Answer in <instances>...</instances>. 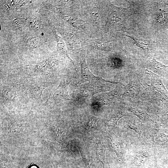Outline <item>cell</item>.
I'll list each match as a JSON object with an SVG mask.
<instances>
[{
	"mask_svg": "<svg viewBox=\"0 0 168 168\" xmlns=\"http://www.w3.org/2000/svg\"><path fill=\"white\" fill-rule=\"evenodd\" d=\"M126 125L128 128L134 130L139 135H140L142 131L141 127L138 123L131 120H128L127 122Z\"/></svg>",
	"mask_w": 168,
	"mask_h": 168,
	"instance_id": "2e32d148",
	"label": "cell"
},
{
	"mask_svg": "<svg viewBox=\"0 0 168 168\" xmlns=\"http://www.w3.org/2000/svg\"><path fill=\"white\" fill-rule=\"evenodd\" d=\"M31 168H37L35 166H33L32 167H31Z\"/></svg>",
	"mask_w": 168,
	"mask_h": 168,
	"instance_id": "d6986e66",
	"label": "cell"
},
{
	"mask_svg": "<svg viewBox=\"0 0 168 168\" xmlns=\"http://www.w3.org/2000/svg\"><path fill=\"white\" fill-rule=\"evenodd\" d=\"M51 82H40L34 84L30 87L29 91L31 97L37 100H41L43 90L51 85Z\"/></svg>",
	"mask_w": 168,
	"mask_h": 168,
	"instance_id": "30bf717a",
	"label": "cell"
},
{
	"mask_svg": "<svg viewBox=\"0 0 168 168\" xmlns=\"http://www.w3.org/2000/svg\"><path fill=\"white\" fill-rule=\"evenodd\" d=\"M143 153L138 154L134 159V163L137 166L142 165L147 160V156Z\"/></svg>",
	"mask_w": 168,
	"mask_h": 168,
	"instance_id": "9a60e30c",
	"label": "cell"
},
{
	"mask_svg": "<svg viewBox=\"0 0 168 168\" xmlns=\"http://www.w3.org/2000/svg\"><path fill=\"white\" fill-rule=\"evenodd\" d=\"M129 82L123 88V100L138 106L154 105L156 103L148 91L141 83L136 74L130 75Z\"/></svg>",
	"mask_w": 168,
	"mask_h": 168,
	"instance_id": "6da1fadb",
	"label": "cell"
},
{
	"mask_svg": "<svg viewBox=\"0 0 168 168\" xmlns=\"http://www.w3.org/2000/svg\"><path fill=\"white\" fill-rule=\"evenodd\" d=\"M164 14V13H161L159 16L158 21L160 22H162L164 21V17L163 16Z\"/></svg>",
	"mask_w": 168,
	"mask_h": 168,
	"instance_id": "ac0fdd59",
	"label": "cell"
},
{
	"mask_svg": "<svg viewBox=\"0 0 168 168\" xmlns=\"http://www.w3.org/2000/svg\"><path fill=\"white\" fill-rule=\"evenodd\" d=\"M123 88L117 87L109 92L102 93L92 97L91 101L94 105H113L123 101Z\"/></svg>",
	"mask_w": 168,
	"mask_h": 168,
	"instance_id": "5b68a950",
	"label": "cell"
},
{
	"mask_svg": "<svg viewBox=\"0 0 168 168\" xmlns=\"http://www.w3.org/2000/svg\"><path fill=\"white\" fill-rule=\"evenodd\" d=\"M128 115V113L126 110L125 109H120L110 116L105 124L106 126L109 127L116 126L119 119L122 117Z\"/></svg>",
	"mask_w": 168,
	"mask_h": 168,
	"instance_id": "7c38bea8",
	"label": "cell"
},
{
	"mask_svg": "<svg viewBox=\"0 0 168 168\" xmlns=\"http://www.w3.org/2000/svg\"><path fill=\"white\" fill-rule=\"evenodd\" d=\"M72 81V78L63 77L60 83L55 89L53 96V99L55 101L74 100L69 95L68 91V85Z\"/></svg>",
	"mask_w": 168,
	"mask_h": 168,
	"instance_id": "8992f818",
	"label": "cell"
},
{
	"mask_svg": "<svg viewBox=\"0 0 168 168\" xmlns=\"http://www.w3.org/2000/svg\"><path fill=\"white\" fill-rule=\"evenodd\" d=\"M16 96L15 92L9 90H3L2 92V96L3 101H8L13 99Z\"/></svg>",
	"mask_w": 168,
	"mask_h": 168,
	"instance_id": "5bb4252c",
	"label": "cell"
},
{
	"mask_svg": "<svg viewBox=\"0 0 168 168\" xmlns=\"http://www.w3.org/2000/svg\"><path fill=\"white\" fill-rule=\"evenodd\" d=\"M146 73L149 75L151 84L147 85L148 92L156 104L161 102H168V92L163 85L161 78L157 75L147 69Z\"/></svg>",
	"mask_w": 168,
	"mask_h": 168,
	"instance_id": "3957f363",
	"label": "cell"
},
{
	"mask_svg": "<svg viewBox=\"0 0 168 168\" xmlns=\"http://www.w3.org/2000/svg\"><path fill=\"white\" fill-rule=\"evenodd\" d=\"M124 35L131 38L133 40L137 46L145 51L152 49V46L149 40H145L132 35H128L124 34Z\"/></svg>",
	"mask_w": 168,
	"mask_h": 168,
	"instance_id": "4fadbf2b",
	"label": "cell"
},
{
	"mask_svg": "<svg viewBox=\"0 0 168 168\" xmlns=\"http://www.w3.org/2000/svg\"><path fill=\"white\" fill-rule=\"evenodd\" d=\"M131 15L129 7L122 8L111 5L108 12L106 27L107 31L115 33L125 30L124 24L126 19Z\"/></svg>",
	"mask_w": 168,
	"mask_h": 168,
	"instance_id": "7a4b0ae2",
	"label": "cell"
},
{
	"mask_svg": "<svg viewBox=\"0 0 168 168\" xmlns=\"http://www.w3.org/2000/svg\"><path fill=\"white\" fill-rule=\"evenodd\" d=\"M121 83L112 81L110 82L100 81L90 82L82 85L80 89V97L92 96L101 92L110 91L115 86Z\"/></svg>",
	"mask_w": 168,
	"mask_h": 168,
	"instance_id": "277c9868",
	"label": "cell"
},
{
	"mask_svg": "<svg viewBox=\"0 0 168 168\" xmlns=\"http://www.w3.org/2000/svg\"><path fill=\"white\" fill-rule=\"evenodd\" d=\"M167 5H168V3H167V4H166Z\"/></svg>",
	"mask_w": 168,
	"mask_h": 168,
	"instance_id": "ffe728a7",
	"label": "cell"
},
{
	"mask_svg": "<svg viewBox=\"0 0 168 168\" xmlns=\"http://www.w3.org/2000/svg\"><path fill=\"white\" fill-rule=\"evenodd\" d=\"M85 51L83 50L81 52V77L78 82L79 85L87 81L98 80L102 82H110L112 81L105 80L102 77L95 76L90 70L85 59Z\"/></svg>",
	"mask_w": 168,
	"mask_h": 168,
	"instance_id": "52a82bcc",
	"label": "cell"
},
{
	"mask_svg": "<svg viewBox=\"0 0 168 168\" xmlns=\"http://www.w3.org/2000/svg\"><path fill=\"white\" fill-rule=\"evenodd\" d=\"M98 118L95 116H92L89 118L86 125V128L90 129L92 128H96V122Z\"/></svg>",
	"mask_w": 168,
	"mask_h": 168,
	"instance_id": "e0dca14e",
	"label": "cell"
},
{
	"mask_svg": "<svg viewBox=\"0 0 168 168\" xmlns=\"http://www.w3.org/2000/svg\"><path fill=\"white\" fill-rule=\"evenodd\" d=\"M128 104L125 107L127 111L136 115L143 121L147 122L152 120L151 116L144 110L138 107H133L130 103Z\"/></svg>",
	"mask_w": 168,
	"mask_h": 168,
	"instance_id": "8fae6325",
	"label": "cell"
},
{
	"mask_svg": "<svg viewBox=\"0 0 168 168\" xmlns=\"http://www.w3.org/2000/svg\"><path fill=\"white\" fill-rule=\"evenodd\" d=\"M107 140L112 150L119 158H122L124 153V142L115 135L108 134Z\"/></svg>",
	"mask_w": 168,
	"mask_h": 168,
	"instance_id": "ba28073f",
	"label": "cell"
},
{
	"mask_svg": "<svg viewBox=\"0 0 168 168\" xmlns=\"http://www.w3.org/2000/svg\"><path fill=\"white\" fill-rule=\"evenodd\" d=\"M143 63L147 69L160 76H162L168 69V66H166L156 61L155 58L149 60L143 61Z\"/></svg>",
	"mask_w": 168,
	"mask_h": 168,
	"instance_id": "9c48e42d",
	"label": "cell"
}]
</instances>
